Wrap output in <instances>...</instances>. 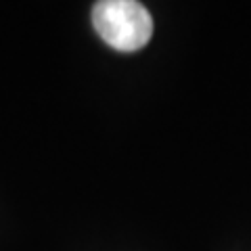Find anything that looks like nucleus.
I'll return each mask as SVG.
<instances>
[{
  "mask_svg": "<svg viewBox=\"0 0 251 251\" xmlns=\"http://www.w3.org/2000/svg\"><path fill=\"white\" fill-rule=\"evenodd\" d=\"M92 25L111 49L134 52L151 40L153 17L136 0H100L92 6Z\"/></svg>",
  "mask_w": 251,
  "mask_h": 251,
  "instance_id": "obj_1",
  "label": "nucleus"
}]
</instances>
